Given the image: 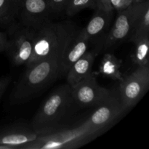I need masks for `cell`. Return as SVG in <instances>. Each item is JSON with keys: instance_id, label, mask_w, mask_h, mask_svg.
Here are the masks:
<instances>
[{"instance_id": "cell-1", "label": "cell", "mask_w": 149, "mask_h": 149, "mask_svg": "<svg viewBox=\"0 0 149 149\" xmlns=\"http://www.w3.org/2000/svg\"><path fill=\"white\" fill-rule=\"evenodd\" d=\"M64 49L26 67L25 72L15 84L10 95L11 103L16 104L28 101L61 77V63Z\"/></svg>"}, {"instance_id": "cell-2", "label": "cell", "mask_w": 149, "mask_h": 149, "mask_svg": "<svg viewBox=\"0 0 149 149\" xmlns=\"http://www.w3.org/2000/svg\"><path fill=\"white\" fill-rule=\"evenodd\" d=\"M74 106L71 86L68 83L62 84L52 92L38 110L31 127L39 135L58 130Z\"/></svg>"}, {"instance_id": "cell-3", "label": "cell", "mask_w": 149, "mask_h": 149, "mask_svg": "<svg viewBox=\"0 0 149 149\" xmlns=\"http://www.w3.org/2000/svg\"><path fill=\"white\" fill-rule=\"evenodd\" d=\"M33 31V55L26 67L63 50L77 31L74 25L68 20L50 21Z\"/></svg>"}, {"instance_id": "cell-4", "label": "cell", "mask_w": 149, "mask_h": 149, "mask_svg": "<svg viewBox=\"0 0 149 149\" xmlns=\"http://www.w3.org/2000/svg\"><path fill=\"white\" fill-rule=\"evenodd\" d=\"M96 136L87 119L79 126L70 129H60L55 132L39 135L34 141L25 144L23 149L73 148L79 147Z\"/></svg>"}, {"instance_id": "cell-5", "label": "cell", "mask_w": 149, "mask_h": 149, "mask_svg": "<svg viewBox=\"0 0 149 149\" xmlns=\"http://www.w3.org/2000/svg\"><path fill=\"white\" fill-rule=\"evenodd\" d=\"M5 52L14 65H27L33 55V31L19 23L8 28Z\"/></svg>"}, {"instance_id": "cell-6", "label": "cell", "mask_w": 149, "mask_h": 149, "mask_svg": "<svg viewBox=\"0 0 149 149\" xmlns=\"http://www.w3.org/2000/svg\"><path fill=\"white\" fill-rule=\"evenodd\" d=\"M149 87V65L138 68L119 81L118 91L122 109L133 108L145 95Z\"/></svg>"}, {"instance_id": "cell-7", "label": "cell", "mask_w": 149, "mask_h": 149, "mask_svg": "<svg viewBox=\"0 0 149 149\" xmlns=\"http://www.w3.org/2000/svg\"><path fill=\"white\" fill-rule=\"evenodd\" d=\"M143 4V0L134 3L125 10L118 12L113 26L104 38L103 50H108L129 39L133 30L135 19Z\"/></svg>"}, {"instance_id": "cell-8", "label": "cell", "mask_w": 149, "mask_h": 149, "mask_svg": "<svg viewBox=\"0 0 149 149\" xmlns=\"http://www.w3.org/2000/svg\"><path fill=\"white\" fill-rule=\"evenodd\" d=\"M71 88L74 106L81 108L95 107L112 91L100 87L92 73Z\"/></svg>"}, {"instance_id": "cell-9", "label": "cell", "mask_w": 149, "mask_h": 149, "mask_svg": "<svg viewBox=\"0 0 149 149\" xmlns=\"http://www.w3.org/2000/svg\"><path fill=\"white\" fill-rule=\"evenodd\" d=\"M95 108L93 113L87 119L92 130L96 135L104 128L113 123L125 112L122 109L118 91L113 90Z\"/></svg>"}, {"instance_id": "cell-10", "label": "cell", "mask_w": 149, "mask_h": 149, "mask_svg": "<svg viewBox=\"0 0 149 149\" xmlns=\"http://www.w3.org/2000/svg\"><path fill=\"white\" fill-rule=\"evenodd\" d=\"M55 14L49 0H21L18 14V23L25 27L36 29L52 21Z\"/></svg>"}, {"instance_id": "cell-11", "label": "cell", "mask_w": 149, "mask_h": 149, "mask_svg": "<svg viewBox=\"0 0 149 149\" xmlns=\"http://www.w3.org/2000/svg\"><path fill=\"white\" fill-rule=\"evenodd\" d=\"M90 39L82 31H77L65 46L61 63V77L66 75L70 67L88 49Z\"/></svg>"}, {"instance_id": "cell-12", "label": "cell", "mask_w": 149, "mask_h": 149, "mask_svg": "<svg viewBox=\"0 0 149 149\" xmlns=\"http://www.w3.org/2000/svg\"><path fill=\"white\" fill-rule=\"evenodd\" d=\"M38 136L31 126L7 127L0 130V146H4L7 149H23L25 144L34 141Z\"/></svg>"}, {"instance_id": "cell-13", "label": "cell", "mask_w": 149, "mask_h": 149, "mask_svg": "<svg viewBox=\"0 0 149 149\" xmlns=\"http://www.w3.org/2000/svg\"><path fill=\"white\" fill-rule=\"evenodd\" d=\"M103 42L99 44L92 51H87L70 67L65 75L67 83L70 86H74L91 74L95 59L100 51L103 49Z\"/></svg>"}, {"instance_id": "cell-14", "label": "cell", "mask_w": 149, "mask_h": 149, "mask_svg": "<svg viewBox=\"0 0 149 149\" xmlns=\"http://www.w3.org/2000/svg\"><path fill=\"white\" fill-rule=\"evenodd\" d=\"M95 10V12L86 27L81 29L84 35L90 40L101 34L107 29L111 21L113 13V10L105 11L98 8Z\"/></svg>"}, {"instance_id": "cell-15", "label": "cell", "mask_w": 149, "mask_h": 149, "mask_svg": "<svg viewBox=\"0 0 149 149\" xmlns=\"http://www.w3.org/2000/svg\"><path fill=\"white\" fill-rule=\"evenodd\" d=\"M21 0H0V24L10 28L18 23Z\"/></svg>"}, {"instance_id": "cell-16", "label": "cell", "mask_w": 149, "mask_h": 149, "mask_svg": "<svg viewBox=\"0 0 149 149\" xmlns=\"http://www.w3.org/2000/svg\"><path fill=\"white\" fill-rule=\"evenodd\" d=\"M148 35H149V1L148 0H143V4L137 15L133 30L128 40L134 42L138 38Z\"/></svg>"}, {"instance_id": "cell-17", "label": "cell", "mask_w": 149, "mask_h": 149, "mask_svg": "<svg viewBox=\"0 0 149 149\" xmlns=\"http://www.w3.org/2000/svg\"><path fill=\"white\" fill-rule=\"evenodd\" d=\"M121 67L122 61L114 55L108 52L105 54L102 59L99 71L103 76L120 81L123 79L121 72Z\"/></svg>"}, {"instance_id": "cell-18", "label": "cell", "mask_w": 149, "mask_h": 149, "mask_svg": "<svg viewBox=\"0 0 149 149\" xmlns=\"http://www.w3.org/2000/svg\"><path fill=\"white\" fill-rule=\"evenodd\" d=\"M133 43L135 44V52L132 56L134 63L137 66L149 65V35L138 38Z\"/></svg>"}, {"instance_id": "cell-19", "label": "cell", "mask_w": 149, "mask_h": 149, "mask_svg": "<svg viewBox=\"0 0 149 149\" xmlns=\"http://www.w3.org/2000/svg\"><path fill=\"white\" fill-rule=\"evenodd\" d=\"M86 8L96 10L97 4L95 0H69L65 12L67 15L73 16Z\"/></svg>"}, {"instance_id": "cell-20", "label": "cell", "mask_w": 149, "mask_h": 149, "mask_svg": "<svg viewBox=\"0 0 149 149\" xmlns=\"http://www.w3.org/2000/svg\"><path fill=\"white\" fill-rule=\"evenodd\" d=\"M110 2L113 10L118 13L125 10L134 3L138 2V0H110Z\"/></svg>"}, {"instance_id": "cell-21", "label": "cell", "mask_w": 149, "mask_h": 149, "mask_svg": "<svg viewBox=\"0 0 149 149\" xmlns=\"http://www.w3.org/2000/svg\"><path fill=\"white\" fill-rule=\"evenodd\" d=\"M52 12L55 14L65 11L69 0H49Z\"/></svg>"}, {"instance_id": "cell-22", "label": "cell", "mask_w": 149, "mask_h": 149, "mask_svg": "<svg viewBox=\"0 0 149 149\" xmlns=\"http://www.w3.org/2000/svg\"><path fill=\"white\" fill-rule=\"evenodd\" d=\"M97 4V8L101 9L105 11H111L113 10L111 5L110 0H95ZM114 11V10H113Z\"/></svg>"}, {"instance_id": "cell-23", "label": "cell", "mask_w": 149, "mask_h": 149, "mask_svg": "<svg viewBox=\"0 0 149 149\" xmlns=\"http://www.w3.org/2000/svg\"><path fill=\"white\" fill-rule=\"evenodd\" d=\"M11 81V78L10 77H3L0 78V97L3 95L5 90L8 87Z\"/></svg>"}, {"instance_id": "cell-24", "label": "cell", "mask_w": 149, "mask_h": 149, "mask_svg": "<svg viewBox=\"0 0 149 149\" xmlns=\"http://www.w3.org/2000/svg\"><path fill=\"white\" fill-rule=\"evenodd\" d=\"M7 44V35L4 32L0 31V52L5 50Z\"/></svg>"}, {"instance_id": "cell-25", "label": "cell", "mask_w": 149, "mask_h": 149, "mask_svg": "<svg viewBox=\"0 0 149 149\" xmlns=\"http://www.w3.org/2000/svg\"><path fill=\"white\" fill-rule=\"evenodd\" d=\"M143 1V0H138V1Z\"/></svg>"}]
</instances>
